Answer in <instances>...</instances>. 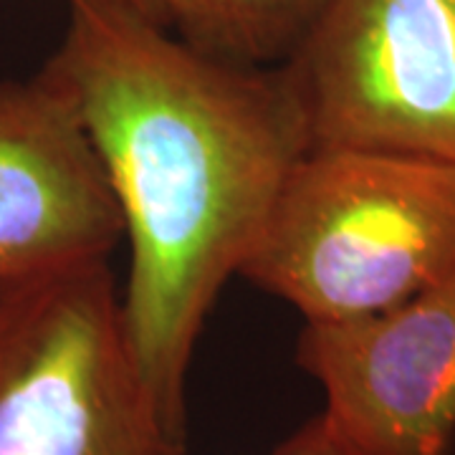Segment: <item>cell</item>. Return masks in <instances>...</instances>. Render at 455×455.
Returning a JSON list of instances; mask_svg holds the SVG:
<instances>
[{"label":"cell","mask_w":455,"mask_h":455,"mask_svg":"<svg viewBox=\"0 0 455 455\" xmlns=\"http://www.w3.org/2000/svg\"><path fill=\"white\" fill-rule=\"evenodd\" d=\"M41 71L71 99L119 203L130 352L167 433L185 443L196 344L311 149L307 122L281 66L197 51L140 0H68Z\"/></svg>","instance_id":"obj_1"},{"label":"cell","mask_w":455,"mask_h":455,"mask_svg":"<svg viewBox=\"0 0 455 455\" xmlns=\"http://www.w3.org/2000/svg\"><path fill=\"white\" fill-rule=\"evenodd\" d=\"M455 274V164L311 147L293 164L241 276L304 324L387 311Z\"/></svg>","instance_id":"obj_2"},{"label":"cell","mask_w":455,"mask_h":455,"mask_svg":"<svg viewBox=\"0 0 455 455\" xmlns=\"http://www.w3.org/2000/svg\"><path fill=\"white\" fill-rule=\"evenodd\" d=\"M0 455H188L137 372L109 260L0 289Z\"/></svg>","instance_id":"obj_3"},{"label":"cell","mask_w":455,"mask_h":455,"mask_svg":"<svg viewBox=\"0 0 455 455\" xmlns=\"http://www.w3.org/2000/svg\"><path fill=\"white\" fill-rule=\"evenodd\" d=\"M281 71L311 147L455 164V0H331Z\"/></svg>","instance_id":"obj_4"},{"label":"cell","mask_w":455,"mask_h":455,"mask_svg":"<svg viewBox=\"0 0 455 455\" xmlns=\"http://www.w3.org/2000/svg\"><path fill=\"white\" fill-rule=\"evenodd\" d=\"M296 362L362 455H453L455 274L372 316L304 324Z\"/></svg>","instance_id":"obj_5"},{"label":"cell","mask_w":455,"mask_h":455,"mask_svg":"<svg viewBox=\"0 0 455 455\" xmlns=\"http://www.w3.org/2000/svg\"><path fill=\"white\" fill-rule=\"evenodd\" d=\"M124 218L64 89L0 82V289L109 260Z\"/></svg>","instance_id":"obj_6"},{"label":"cell","mask_w":455,"mask_h":455,"mask_svg":"<svg viewBox=\"0 0 455 455\" xmlns=\"http://www.w3.org/2000/svg\"><path fill=\"white\" fill-rule=\"evenodd\" d=\"M185 44L248 66H281L331 0H142Z\"/></svg>","instance_id":"obj_7"},{"label":"cell","mask_w":455,"mask_h":455,"mask_svg":"<svg viewBox=\"0 0 455 455\" xmlns=\"http://www.w3.org/2000/svg\"><path fill=\"white\" fill-rule=\"evenodd\" d=\"M268 455H362L341 435L334 425L329 423L324 412L314 415L309 423H304L296 433L276 445Z\"/></svg>","instance_id":"obj_8"},{"label":"cell","mask_w":455,"mask_h":455,"mask_svg":"<svg viewBox=\"0 0 455 455\" xmlns=\"http://www.w3.org/2000/svg\"><path fill=\"white\" fill-rule=\"evenodd\" d=\"M140 3H142V0H140ZM142 5H145V3H142Z\"/></svg>","instance_id":"obj_9"}]
</instances>
